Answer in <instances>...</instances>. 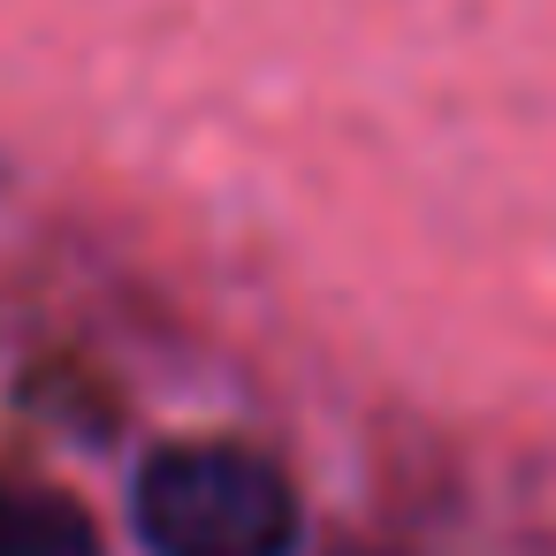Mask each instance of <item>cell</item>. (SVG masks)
<instances>
[{"label": "cell", "mask_w": 556, "mask_h": 556, "mask_svg": "<svg viewBox=\"0 0 556 556\" xmlns=\"http://www.w3.org/2000/svg\"><path fill=\"white\" fill-rule=\"evenodd\" d=\"M0 556H100V526L70 495L0 472Z\"/></svg>", "instance_id": "obj_2"}, {"label": "cell", "mask_w": 556, "mask_h": 556, "mask_svg": "<svg viewBox=\"0 0 556 556\" xmlns=\"http://www.w3.org/2000/svg\"><path fill=\"white\" fill-rule=\"evenodd\" d=\"M138 541L153 556H290L298 488L237 442H168L130 488Z\"/></svg>", "instance_id": "obj_1"}]
</instances>
